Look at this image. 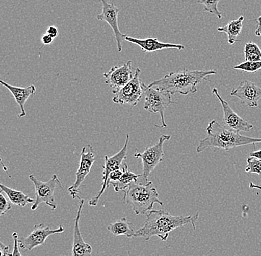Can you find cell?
<instances>
[{
  "instance_id": "obj_1",
  "label": "cell",
  "mask_w": 261,
  "mask_h": 256,
  "mask_svg": "<svg viewBox=\"0 0 261 256\" xmlns=\"http://www.w3.org/2000/svg\"><path fill=\"white\" fill-rule=\"evenodd\" d=\"M146 216L144 225L134 234V237H142L146 241L153 236H158L163 241H167L171 231L187 224L192 225L195 230L199 218L198 213L192 216H175L163 210H151Z\"/></svg>"
},
{
  "instance_id": "obj_2",
  "label": "cell",
  "mask_w": 261,
  "mask_h": 256,
  "mask_svg": "<svg viewBox=\"0 0 261 256\" xmlns=\"http://www.w3.org/2000/svg\"><path fill=\"white\" fill-rule=\"evenodd\" d=\"M215 71H182L171 72L163 76L158 80H155L149 84L161 91L169 93L171 95L176 94L188 95L195 94L197 91V86L203 80H208L210 76L216 74Z\"/></svg>"
},
{
  "instance_id": "obj_3",
  "label": "cell",
  "mask_w": 261,
  "mask_h": 256,
  "mask_svg": "<svg viewBox=\"0 0 261 256\" xmlns=\"http://www.w3.org/2000/svg\"><path fill=\"white\" fill-rule=\"evenodd\" d=\"M207 136L200 140L197 146V152L202 153L208 148H218L228 151L237 147L261 143V138L242 136L212 120L206 128Z\"/></svg>"
},
{
  "instance_id": "obj_4",
  "label": "cell",
  "mask_w": 261,
  "mask_h": 256,
  "mask_svg": "<svg viewBox=\"0 0 261 256\" xmlns=\"http://www.w3.org/2000/svg\"><path fill=\"white\" fill-rule=\"evenodd\" d=\"M124 202L130 205L136 215L147 214L152 210L154 204H159L163 206V202L159 200L158 190L153 185L152 182H145L144 184L135 183L123 191Z\"/></svg>"
},
{
  "instance_id": "obj_5",
  "label": "cell",
  "mask_w": 261,
  "mask_h": 256,
  "mask_svg": "<svg viewBox=\"0 0 261 256\" xmlns=\"http://www.w3.org/2000/svg\"><path fill=\"white\" fill-rule=\"evenodd\" d=\"M145 95L144 109L151 113H159L161 118V125H155L159 128H166L168 127L165 120V110L171 104H176L171 99V94L166 91H161L154 87L146 86L142 82Z\"/></svg>"
},
{
  "instance_id": "obj_6",
  "label": "cell",
  "mask_w": 261,
  "mask_h": 256,
  "mask_svg": "<svg viewBox=\"0 0 261 256\" xmlns=\"http://www.w3.org/2000/svg\"><path fill=\"white\" fill-rule=\"evenodd\" d=\"M29 179L33 182L35 188L36 200L32 206V210H36L42 203L46 204L51 208L52 210L57 209V203L55 202V191L57 186L63 188L61 182L58 176L55 174L48 182H41L38 180L34 174L29 176Z\"/></svg>"
},
{
  "instance_id": "obj_7",
  "label": "cell",
  "mask_w": 261,
  "mask_h": 256,
  "mask_svg": "<svg viewBox=\"0 0 261 256\" xmlns=\"http://www.w3.org/2000/svg\"><path fill=\"white\" fill-rule=\"evenodd\" d=\"M171 136L169 135H162L160 137L159 141L153 146L148 147L143 153L136 152L134 156L137 159H141L143 163V179L145 182H149L148 177L151 175L152 171L156 168V166L163 161L164 157L163 151V145L165 141L170 140Z\"/></svg>"
},
{
  "instance_id": "obj_8",
  "label": "cell",
  "mask_w": 261,
  "mask_h": 256,
  "mask_svg": "<svg viewBox=\"0 0 261 256\" xmlns=\"http://www.w3.org/2000/svg\"><path fill=\"white\" fill-rule=\"evenodd\" d=\"M129 134L126 135V139H125V145L122 147L121 150L118 153L112 156H105V164L103 166V176H102V183L101 190H99L97 195L91 198L89 200V205L90 206H97L99 198H101L106 188H109V175L111 173L116 170V169H121L123 165L124 161L126 159L127 153H128V143H129Z\"/></svg>"
},
{
  "instance_id": "obj_9",
  "label": "cell",
  "mask_w": 261,
  "mask_h": 256,
  "mask_svg": "<svg viewBox=\"0 0 261 256\" xmlns=\"http://www.w3.org/2000/svg\"><path fill=\"white\" fill-rule=\"evenodd\" d=\"M140 73L141 71L140 68H136L132 80L124 87L113 92L114 96L112 101L114 103L120 105L128 104L132 107L138 105L142 96L144 95V91L142 86L143 81L140 79Z\"/></svg>"
},
{
  "instance_id": "obj_10",
  "label": "cell",
  "mask_w": 261,
  "mask_h": 256,
  "mask_svg": "<svg viewBox=\"0 0 261 256\" xmlns=\"http://www.w3.org/2000/svg\"><path fill=\"white\" fill-rule=\"evenodd\" d=\"M96 160L94 148L91 145H87L83 147L81 153V161H80L79 168L76 171V180L73 185L68 188L70 195L72 196L73 200L80 198V187L84 182L86 176L89 175L91 167Z\"/></svg>"
},
{
  "instance_id": "obj_11",
  "label": "cell",
  "mask_w": 261,
  "mask_h": 256,
  "mask_svg": "<svg viewBox=\"0 0 261 256\" xmlns=\"http://www.w3.org/2000/svg\"><path fill=\"white\" fill-rule=\"evenodd\" d=\"M64 231L63 226H60L57 229H51L42 223L34 225L32 233H29L25 237L19 239V247L28 251H32L35 247L43 245L49 236L63 233Z\"/></svg>"
},
{
  "instance_id": "obj_12",
  "label": "cell",
  "mask_w": 261,
  "mask_h": 256,
  "mask_svg": "<svg viewBox=\"0 0 261 256\" xmlns=\"http://www.w3.org/2000/svg\"><path fill=\"white\" fill-rule=\"evenodd\" d=\"M102 4V13L98 14L97 19L99 21L106 22L112 27L117 42V50L122 52V42L125 40V34H122L119 29L118 16L119 9L114 3H109L108 0H99Z\"/></svg>"
},
{
  "instance_id": "obj_13",
  "label": "cell",
  "mask_w": 261,
  "mask_h": 256,
  "mask_svg": "<svg viewBox=\"0 0 261 256\" xmlns=\"http://www.w3.org/2000/svg\"><path fill=\"white\" fill-rule=\"evenodd\" d=\"M212 93L217 96L221 104L223 111V123L226 128L240 133V132H249L254 128L252 124L241 118L231 108L228 102L220 95L216 88L212 89Z\"/></svg>"
},
{
  "instance_id": "obj_14",
  "label": "cell",
  "mask_w": 261,
  "mask_h": 256,
  "mask_svg": "<svg viewBox=\"0 0 261 256\" xmlns=\"http://www.w3.org/2000/svg\"><path fill=\"white\" fill-rule=\"evenodd\" d=\"M231 96L238 98L241 103L247 107H257L261 99V88L252 81H242L233 88Z\"/></svg>"
},
{
  "instance_id": "obj_15",
  "label": "cell",
  "mask_w": 261,
  "mask_h": 256,
  "mask_svg": "<svg viewBox=\"0 0 261 256\" xmlns=\"http://www.w3.org/2000/svg\"><path fill=\"white\" fill-rule=\"evenodd\" d=\"M132 61H128L120 66L116 65L112 67L109 72L104 73L105 83L113 88V92L124 87L132 80L134 76L132 73Z\"/></svg>"
},
{
  "instance_id": "obj_16",
  "label": "cell",
  "mask_w": 261,
  "mask_h": 256,
  "mask_svg": "<svg viewBox=\"0 0 261 256\" xmlns=\"http://www.w3.org/2000/svg\"><path fill=\"white\" fill-rule=\"evenodd\" d=\"M85 204V200L80 198L79 208L77 214L74 220L73 226V241L72 254L71 256H93L92 247L90 244L85 242L80 229V219H81L82 210Z\"/></svg>"
},
{
  "instance_id": "obj_17",
  "label": "cell",
  "mask_w": 261,
  "mask_h": 256,
  "mask_svg": "<svg viewBox=\"0 0 261 256\" xmlns=\"http://www.w3.org/2000/svg\"><path fill=\"white\" fill-rule=\"evenodd\" d=\"M125 41L138 45L143 53H153L165 49H177L182 50L185 48L184 45L160 42L156 38L138 39L126 35Z\"/></svg>"
},
{
  "instance_id": "obj_18",
  "label": "cell",
  "mask_w": 261,
  "mask_h": 256,
  "mask_svg": "<svg viewBox=\"0 0 261 256\" xmlns=\"http://www.w3.org/2000/svg\"><path fill=\"white\" fill-rule=\"evenodd\" d=\"M0 83L4 87L9 90L10 92L14 96L16 103L20 107L21 113L19 115V118L25 117L26 112L25 110H24V104H25L26 102H27L28 99H29L31 96L35 94L36 91H37L35 86L34 84H31L30 86H28V87L25 88L17 87V86L8 84V83L5 82L3 80H0Z\"/></svg>"
},
{
  "instance_id": "obj_19",
  "label": "cell",
  "mask_w": 261,
  "mask_h": 256,
  "mask_svg": "<svg viewBox=\"0 0 261 256\" xmlns=\"http://www.w3.org/2000/svg\"><path fill=\"white\" fill-rule=\"evenodd\" d=\"M122 169H123V174L120 180L110 183L113 185L114 190L117 192L125 191L130 184L138 182V178L143 177L142 174H135L132 172L125 163L122 165Z\"/></svg>"
},
{
  "instance_id": "obj_20",
  "label": "cell",
  "mask_w": 261,
  "mask_h": 256,
  "mask_svg": "<svg viewBox=\"0 0 261 256\" xmlns=\"http://www.w3.org/2000/svg\"><path fill=\"white\" fill-rule=\"evenodd\" d=\"M244 20V16H241L236 20L231 21L229 23L223 27H218L219 32L225 33L228 36V42L231 45H234L238 40V37L240 35L243 29V22Z\"/></svg>"
},
{
  "instance_id": "obj_21",
  "label": "cell",
  "mask_w": 261,
  "mask_h": 256,
  "mask_svg": "<svg viewBox=\"0 0 261 256\" xmlns=\"http://www.w3.org/2000/svg\"><path fill=\"white\" fill-rule=\"evenodd\" d=\"M1 192H5L11 203L19 207H25L28 204L34 203L35 200L29 198L24 192L10 188L7 186L0 184Z\"/></svg>"
},
{
  "instance_id": "obj_22",
  "label": "cell",
  "mask_w": 261,
  "mask_h": 256,
  "mask_svg": "<svg viewBox=\"0 0 261 256\" xmlns=\"http://www.w3.org/2000/svg\"><path fill=\"white\" fill-rule=\"evenodd\" d=\"M107 230L114 236H125L128 238L134 237L135 233L130 227V222L126 218H122L121 219L109 224L107 226Z\"/></svg>"
},
{
  "instance_id": "obj_23",
  "label": "cell",
  "mask_w": 261,
  "mask_h": 256,
  "mask_svg": "<svg viewBox=\"0 0 261 256\" xmlns=\"http://www.w3.org/2000/svg\"><path fill=\"white\" fill-rule=\"evenodd\" d=\"M244 56L246 61L261 62L260 48L254 42H247L244 47Z\"/></svg>"
},
{
  "instance_id": "obj_24",
  "label": "cell",
  "mask_w": 261,
  "mask_h": 256,
  "mask_svg": "<svg viewBox=\"0 0 261 256\" xmlns=\"http://www.w3.org/2000/svg\"><path fill=\"white\" fill-rule=\"evenodd\" d=\"M220 0H197V3L203 5V11L216 16L219 19H222V14L218 10V3Z\"/></svg>"
},
{
  "instance_id": "obj_25",
  "label": "cell",
  "mask_w": 261,
  "mask_h": 256,
  "mask_svg": "<svg viewBox=\"0 0 261 256\" xmlns=\"http://www.w3.org/2000/svg\"><path fill=\"white\" fill-rule=\"evenodd\" d=\"M233 68L246 72L254 73L261 70V62L245 61L239 65H234Z\"/></svg>"
},
{
  "instance_id": "obj_26",
  "label": "cell",
  "mask_w": 261,
  "mask_h": 256,
  "mask_svg": "<svg viewBox=\"0 0 261 256\" xmlns=\"http://www.w3.org/2000/svg\"><path fill=\"white\" fill-rule=\"evenodd\" d=\"M247 165L246 167V173L255 174L261 176V160L256 158L249 156L246 159Z\"/></svg>"
},
{
  "instance_id": "obj_27",
  "label": "cell",
  "mask_w": 261,
  "mask_h": 256,
  "mask_svg": "<svg viewBox=\"0 0 261 256\" xmlns=\"http://www.w3.org/2000/svg\"><path fill=\"white\" fill-rule=\"evenodd\" d=\"M11 202H10V200H8L3 195V192H1L0 193V215L4 216L11 210Z\"/></svg>"
},
{
  "instance_id": "obj_28",
  "label": "cell",
  "mask_w": 261,
  "mask_h": 256,
  "mask_svg": "<svg viewBox=\"0 0 261 256\" xmlns=\"http://www.w3.org/2000/svg\"><path fill=\"white\" fill-rule=\"evenodd\" d=\"M12 237L14 240V249H13V252L12 254H11V256H22L19 251V234L16 232L13 233Z\"/></svg>"
},
{
  "instance_id": "obj_29",
  "label": "cell",
  "mask_w": 261,
  "mask_h": 256,
  "mask_svg": "<svg viewBox=\"0 0 261 256\" xmlns=\"http://www.w3.org/2000/svg\"><path fill=\"white\" fill-rule=\"evenodd\" d=\"M122 174H123V169H122V167L121 169H116V170L111 173L109 179V184H110L111 182H117V181L120 180Z\"/></svg>"
},
{
  "instance_id": "obj_30",
  "label": "cell",
  "mask_w": 261,
  "mask_h": 256,
  "mask_svg": "<svg viewBox=\"0 0 261 256\" xmlns=\"http://www.w3.org/2000/svg\"><path fill=\"white\" fill-rule=\"evenodd\" d=\"M54 40H55L54 37H52L51 36L49 35L48 34H45V35L42 36L41 42L43 43V45H49L54 42Z\"/></svg>"
},
{
  "instance_id": "obj_31",
  "label": "cell",
  "mask_w": 261,
  "mask_h": 256,
  "mask_svg": "<svg viewBox=\"0 0 261 256\" xmlns=\"http://www.w3.org/2000/svg\"><path fill=\"white\" fill-rule=\"evenodd\" d=\"M46 34H49V35L51 36L52 37L55 39L59 34L58 29L55 26H50L47 29Z\"/></svg>"
},
{
  "instance_id": "obj_32",
  "label": "cell",
  "mask_w": 261,
  "mask_h": 256,
  "mask_svg": "<svg viewBox=\"0 0 261 256\" xmlns=\"http://www.w3.org/2000/svg\"><path fill=\"white\" fill-rule=\"evenodd\" d=\"M0 256H11V254L9 253V246L4 245L3 243L0 244Z\"/></svg>"
},
{
  "instance_id": "obj_33",
  "label": "cell",
  "mask_w": 261,
  "mask_h": 256,
  "mask_svg": "<svg viewBox=\"0 0 261 256\" xmlns=\"http://www.w3.org/2000/svg\"><path fill=\"white\" fill-rule=\"evenodd\" d=\"M256 22H257V29H256L255 32H254V34H255V35L257 36V37H260L261 36V16L260 17L257 18V19H256L255 20Z\"/></svg>"
},
{
  "instance_id": "obj_34",
  "label": "cell",
  "mask_w": 261,
  "mask_h": 256,
  "mask_svg": "<svg viewBox=\"0 0 261 256\" xmlns=\"http://www.w3.org/2000/svg\"><path fill=\"white\" fill-rule=\"evenodd\" d=\"M249 156H252V157H254L261 160V150L251 153L249 154Z\"/></svg>"
},
{
  "instance_id": "obj_35",
  "label": "cell",
  "mask_w": 261,
  "mask_h": 256,
  "mask_svg": "<svg viewBox=\"0 0 261 256\" xmlns=\"http://www.w3.org/2000/svg\"><path fill=\"white\" fill-rule=\"evenodd\" d=\"M249 188H250L251 190H253V189H257V190H261V186L257 185V184L250 182V183H249Z\"/></svg>"
}]
</instances>
